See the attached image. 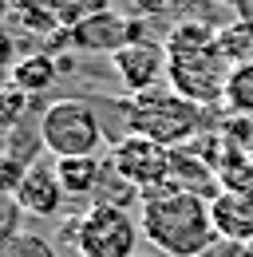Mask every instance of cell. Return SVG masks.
I'll return each instance as SVG.
<instances>
[{
	"instance_id": "obj_6",
	"label": "cell",
	"mask_w": 253,
	"mask_h": 257,
	"mask_svg": "<svg viewBox=\"0 0 253 257\" xmlns=\"http://www.w3.org/2000/svg\"><path fill=\"white\" fill-rule=\"evenodd\" d=\"M107 162H111V170H115L139 198L174 186V182H170V147H158V143L143 139V135H123V139L111 147ZM174 190H178V186H174Z\"/></svg>"
},
{
	"instance_id": "obj_11",
	"label": "cell",
	"mask_w": 253,
	"mask_h": 257,
	"mask_svg": "<svg viewBox=\"0 0 253 257\" xmlns=\"http://www.w3.org/2000/svg\"><path fill=\"white\" fill-rule=\"evenodd\" d=\"M63 75V64L52 56V52H32V56H20L12 71H8V79L20 87V91H28L32 99H40L44 91H52L56 83H60Z\"/></svg>"
},
{
	"instance_id": "obj_17",
	"label": "cell",
	"mask_w": 253,
	"mask_h": 257,
	"mask_svg": "<svg viewBox=\"0 0 253 257\" xmlns=\"http://www.w3.org/2000/svg\"><path fill=\"white\" fill-rule=\"evenodd\" d=\"M28 111H32V95L20 91L12 79H4V83H0V131H4V135L16 131L28 119Z\"/></svg>"
},
{
	"instance_id": "obj_4",
	"label": "cell",
	"mask_w": 253,
	"mask_h": 257,
	"mask_svg": "<svg viewBox=\"0 0 253 257\" xmlns=\"http://www.w3.org/2000/svg\"><path fill=\"white\" fill-rule=\"evenodd\" d=\"M63 241L79 257H135V245L143 237L139 222L115 202H95L79 218L63 225Z\"/></svg>"
},
{
	"instance_id": "obj_3",
	"label": "cell",
	"mask_w": 253,
	"mask_h": 257,
	"mask_svg": "<svg viewBox=\"0 0 253 257\" xmlns=\"http://www.w3.org/2000/svg\"><path fill=\"white\" fill-rule=\"evenodd\" d=\"M119 111H123V135H143L158 147H186L190 139L206 135V131H218L221 119H214L210 111L218 107H198L182 99L170 87H155V91H143V95H123L119 99Z\"/></svg>"
},
{
	"instance_id": "obj_25",
	"label": "cell",
	"mask_w": 253,
	"mask_h": 257,
	"mask_svg": "<svg viewBox=\"0 0 253 257\" xmlns=\"http://www.w3.org/2000/svg\"><path fill=\"white\" fill-rule=\"evenodd\" d=\"M12 245H16V233H0V257H12Z\"/></svg>"
},
{
	"instance_id": "obj_5",
	"label": "cell",
	"mask_w": 253,
	"mask_h": 257,
	"mask_svg": "<svg viewBox=\"0 0 253 257\" xmlns=\"http://www.w3.org/2000/svg\"><path fill=\"white\" fill-rule=\"evenodd\" d=\"M40 135L48 155L87 159L103 151V123L91 99H52L40 107Z\"/></svg>"
},
{
	"instance_id": "obj_18",
	"label": "cell",
	"mask_w": 253,
	"mask_h": 257,
	"mask_svg": "<svg viewBox=\"0 0 253 257\" xmlns=\"http://www.w3.org/2000/svg\"><path fill=\"white\" fill-rule=\"evenodd\" d=\"M218 131L225 135L229 147H237V151L253 155V115H221Z\"/></svg>"
},
{
	"instance_id": "obj_10",
	"label": "cell",
	"mask_w": 253,
	"mask_h": 257,
	"mask_svg": "<svg viewBox=\"0 0 253 257\" xmlns=\"http://www.w3.org/2000/svg\"><path fill=\"white\" fill-rule=\"evenodd\" d=\"M210 218L218 229V241H241V245L253 241V198L221 190L210 202Z\"/></svg>"
},
{
	"instance_id": "obj_19",
	"label": "cell",
	"mask_w": 253,
	"mask_h": 257,
	"mask_svg": "<svg viewBox=\"0 0 253 257\" xmlns=\"http://www.w3.org/2000/svg\"><path fill=\"white\" fill-rule=\"evenodd\" d=\"M107 8H111V0H60L63 32L75 28V24H83V20H91V16H99V12H107Z\"/></svg>"
},
{
	"instance_id": "obj_1",
	"label": "cell",
	"mask_w": 253,
	"mask_h": 257,
	"mask_svg": "<svg viewBox=\"0 0 253 257\" xmlns=\"http://www.w3.org/2000/svg\"><path fill=\"white\" fill-rule=\"evenodd\" d=\"M166 83L170 91L198 107H221L233 64L218 48V28L202 20H182L166 32Z\"/></svg>"
},
{
	"instance_id": "obj_9",
	"label": "cell",
	"mask_w": 253,
	"mask_h": 257,
	"mask_svg": "<svg viewBox=\"0 0 253 257\" xmlns=\"http://www.w3.org/2000/svg\"><path fill=\"white\" fill-rule=\"evenodd\" d=\"M16 202L24 206V214H32V218H56L63 210V202H67L60 178H56V166H48V162L28 166V174H24L20 190H16Z\"/></svg>"
},
{
	"instance_id": "obj_21",
	"label": "cell",
	"mask_w": 253,
	"mask_h": 257,
	"mask_svg": "<svg viewBox=\"0 0 253 257\" xmlns=\"http://www.w3.org/2000/svg\"><path fill=\"white\" fill-rule=\"evenodd\" d=\"M12 257H60L52 249L48 237L40 233H16V245H12Z\"/></svg>"
},
{
	"instance_id": "obj_8",
	"label": "cell",
	"mask_w": 253,
	"mask_h": 257,
	"mask_svg": "<svg viewBox=\"0 0 253 257\" xmlns=\"http://www.w3.org/2000/svg\"><path fill=\"white\" fill-rule=\"evenodd\" d=\"M111 71L123 79L126 95H143V91H155L166 75V44L158 40H135L126 44L123 52L111 56Z\"/></svg>"
},
{
	"instance_id": "obj_12",
	"label": "cell",
	"mask_w": 253,
	"mask_h": 257,
	"mask_svg": "<svg viewBox=\"0 0 253 257\" xmlns=\"http://www.w3.org/2000/svg\"><path fill=\"white\" fill-rule=\"evenodd\" d=\"M56 178L67 198H91L99 194V182H103V159L99 155H87V159H56Z\"/></svg>"
},
{
	"instance_id": "obj_23",
	"label": "cell",
	"mask_w": 253,
	"mask_h": 257,
	"mask_svg": "<svg viewBox=\"0 0 253 257\" xmlns=\"http://www.w3.org/2000/svg\"><path fill=\"white\" fill-rule=\"evenodd\" d=\"M12 64H16V40H12V32L0 24V71H4V67L12 71Z\"/></svg>"
},
{
	"instance_id": "obj_14",
	"label": "cell",
	"mask_w": 253,
	"mask_h": 257,
	"mask_svg": "<svg viewBox=\"0 0 253 257\" xmlns=\"http://www.w3.org/2000/svg\"><path fill=\"white\" fill-rule=\"evenodd\" d=\"M218 48L233 67L253 64V20L249 16H237L233 24H221L218 28Z\"/></svg>"
},
{
	"instance_id": "obj_26",
	"label": "cell",
	"mask_w": 253,
	"mask_h": 257,
	"mask_svg": "<svg viewBox=\"0 0 253 257\" xmlns=\"http://www.w3.org/2000/svg\"><path fill=\"white\" fill-rule=\"evenodd\" d=\"M8 12H12V0H0V20H4Z\"/></svg>"
},
{
	"instance_id": "obj_7",
	"label": "cell",
	"mask_w": 253,
	"mask_h": 257,
	"mask_svg": "<svg viewBox=\"0 0 253 257\" xmlns=\"http://www.w3.org/2000/svg\"><path fill=\"white\" fill-rule=\"evenodd\" d=\"M135 40H147V20L143 16H123L115 8H107V12H99V16L56 36L60 48L87 52V56H107V60L115 52H123L126 44H135Z\"/></svg>"
},
{
	"instance_id": "obj_16",
	"label": "cell",
	"mask_w": 253,
	"mask_h": 257,
	"mask_svg": "<svg viewBox=\"0 0 253 257\" xmlns=\"http://www.w3.org/2000/svg\"><path fill=\"white\" fill-rule=\"evenodd\" d=\"M40 151H48L44 147V135H40V123L32 127V115L20 123L16 131H8V147H4V155H12V159H20L24 166H36V155Z\"/></svg>"
},
{
	"instance_id": "obj_20",
	"label": "cell",
	"mask_w": 253,
	"mask_h": 257,
	"mask_svg": "<svg viewBox=\"0 0 253 257\" xmlns=\"http://www.w3.org/2000/svg\"><path fill=\"white\" fill-rule=\"evenodd\" d=\"M24 174H28L24 162L0 151V194H16V190H20V182H24Z\"/></svg>"
},
{
	"instance_id": "obj_2",
	"label": "cell",
	"mask_w": 253,
	"mask_h": 257,
	"mask_svg": "<svg viewBox=\"0 0 253 257\" xmlns=\"http://www.w3.org/2000/svg\"><path fill=\"white\" fill-rule=\"evenodd\" d=\"M139 229L166 257H206L218 245L210 202L174 186L139 198Z\"/></svg>"
},
{
	"instance_id": "obj_22",
	"label": "cell",
	"mask_w": 253,
	"mask_h": 257,
	"mask_svg": "<svg viewBox=\"0 0 253 257\" xmlns=\"http://www.w3.org/2000/svg\"><path fill=\"white\" fill-rule=\"evenodd\" d=\"M20 214L24 206L16 202V194H0V233H20Z\"/></svg>"
},
{
	"instance_id": "obj_13",
	"label": "cell",
	"mask_w": 253,
	"mask_h": 257,
	"mask_svg": "<svg viewBox=\"0 0 253 257\" xmlns=\"http://www.w3.org/2000/svg\"><path fill=\"white\" fill-rule=\"evenodd\" d=\"M221 139H225V135H221ZM218 182H221V190L253 198V155H245V151H237V147L225 143L221 162H218Z\"/></svg>"
},
{
	"instance_id": "obj_15",
	"label": "cell",
	"mask_w": 253,
	"mask_h": 257,
	"mask_svg": "<svg viewBox=\"0 0 253 257\" xmlns=\"http://www.w3.org/2000/svg\"><path fill=\"white\" fill-rule=\"evenodd\" d=\"M221 107H225V115H253V64H241L229 71Z\"/></svg>"
},
{
	"instance_id": "obj_24",
	"label": "cell",
	"mask_w": 253,
	"mask_h": 257,
	"mask_svg": "<svg viewBox=\"0 0 253 257\" xmlns=\"http://www.w3.org/2000/svg\"><path fill=\"white\" fill-rule=\"evenodd\" d=\"M214 257H253V249L241 245V241H218V245H214Z\"/></svg>"
}]
</instances>
